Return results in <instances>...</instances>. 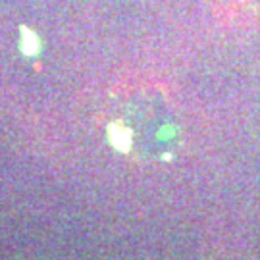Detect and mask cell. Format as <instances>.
Returning a JSON list of instances; mask_svg holds the SVG:
<instances>
[{"mask_svg": "<svg viewBox=\"0 0 260 260\" xmlns=\"http://www.w3.org/2000/svg\"><path fill=\"white\" fill-rule=\"evenodd\" d=\"M104 129L121 154L135 160L168 158L179 141L172 106L150 87H131L114 94L104 110Z\"/></svg>", "mask_w": 260, "mask_h": 260, "instance_id": "6da1fadb", "label": "cell"}]
</instances>
